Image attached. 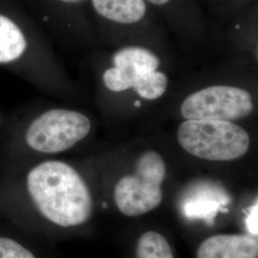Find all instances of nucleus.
<instances>
[{
	"label": "nucleus",
	"mask_w": 258,
	"mask_h": 258,
	"mask_svg": "<svg viewBox=\"0 0 258 258\" xmlns=\"http://www.w3.org/2000/svg\"><path fill=\"white\" fill-rule=\"evenodd\" d=\"M28 191L38 211L57 226L83 225L93 212L88 185L73 166L60 161H47L28 174Z\"/></svg>",
	"instance_id": "nucleus-1"
},
{
	"label": "nucleus",
	"mask_w": 258,
	"mask_h": 258,
	"mask_svg": "<svg viewBox=\"0 0 258 258\" xmlns=\"http://www.w3.org/2000/svg\"><path fill=\"white\" fill-rule=\"evenodd\" d=\"M159 56L148 48L125 46L113 55V66L104 71L102 81L114 93L133 90L147 101H156L166 94L168 77L159 70Z\"/></svg>",
	"instance_id": "nucleus-2"
},
{
	"label": "nucleus",
	"mask_w": 258,
	"mask_h": 258,
	"mask_svg": "<svg viewBox=\"0 0 258 258\" xmlns=\"http://www.w3.org/2000/svg\"><path fill=\"white\" fill-rule=\"evenodd\" d=\"M177 141L185 152L212 162H231L249 151V133L234 121L184 120L177 129Z\"/></svg>",
	"instance_id": "nucleus-3"
},
{
	"label": "nucleus",
	"mask_w": 258,
	"mask_h": 258,
	"mask_svg": "<svg viewBox=\"0 0 258 258\" xmlns=\"http://www.w3.org/2000/svg\"><path fill=\"white\" fill-rule=\"evenodd\" d=\"M164 157L155 150H147L139 157L133 173L119 179L114 188V202L121 214L137 217L157 209L164 199L166 179Z\"/></svg>",
	"instance_id": "nucleus-4"
},
{
	"label": "nucleus",
	"mask_w": 258,
	"mask_h": 258,
	"mask_svg": "<svg viewBox=\"0 0 258 258\" xmlns=\"http://www.w3.org/2000/svg\"><path fill=\"white\" fill-rule=\"evenodd\" d=\"M254 111L253 96L249 90L232 85H212L184 99L180 113L184 120L235 121Z\"/></svg>",
	"instance_id": "nucleus-5"
},
{
	"label": "nucleus",
	"mask_w": 258,
	"mask_h": 258,
	"mask_svg": "<svg viewBox=\"0 0 258 258\" xmlns=\"http://www.w3.org/2000/svg\"><path fill=\"white\" fill-rule=\"evenodd\" d=\"M91 128V120L78 111L52 109L31 123L26 142L30 148L38 152L59 153L83 141Z\"/></svg>",
	"instance_id": "nucleus-6"
},
{
	"label": "nucleus",
	"mask_w": 258,
	"mask_h": 258,
	"mask_svg": "<svg viewBox=\"0 0 258 258\" xmlns=\"http://www.w3.org/2000/svg\"><path fill=\"white\" fill-rule=\"evenodd\" d=\"M257 237L246 234L213 235L200 244L197 258H257Z\"/></svg>",
	"instance_id": "nucleus-7"
},
{
	"label": "nucleus",
	"mask_w": 258,
	"mask_h": 258,
	"mask_svg": "<svg viewBox=\"0 0 258 258\" xmlns=\"http://www.w3.org/2000/svg\"><path fill=\"white\" fill-rule=\"evenodd\" d=\"M96 12L107 20L119 24H135L146 17L145 0H92Z\"/></svg>",
	"instance_id": "nucleus-8"
},
{
	"label": "nucleus",
	"mask_w": 258,
	"mask_h": 258,
	"mask_svg": "<svg viewBox=\"0 0 258 258\" xmlns=\"http://www.w3.org/2000/svg\"><path fill=\"white\" fill-rule=\"evenodd\" d=\"M27 47V42L19 26L0 15V63L19 59Z\"/></svg>",
	"instance_id": "nucleus-9"
},
{
	"label": "nucleus",
	"mask_w": 258,
	"mask_h": 258,
	"mask_svg": "<svg viewBox=\"0 0 258 258\" xmlns=\"http://www.w3.org/2000/svg\"><path fill=\"white\" fill-rule=\"evenodd\" d=\"M136 258H175L166 237L157 231H147L138 240Z\"/></svg>",
	"instance_id": "nucleus-10"
},
{
	"label": "nucleus",
	"mask_w": 258,
	"mask_h": 258,
	"mask_svg": "<svg viewBox=\"0 0 258 258\" xmlns=\"http://www.w3.org/2000/svg\"><path fill=\"white\" fill-rule=\"evenodd\" d=\"M0 258L36 257L19 242L7 237H0Z\"/></svg>",
	"instance_id": "nucleus-11"
},
{
	"label": "nucleus",
	"mask_w": 258,
	"mask_h": 258,
	"mask_svg": "<svg viewBox=\"0 0 258 258\" xmlns=\"http://www.w3.org/2000/svg\"><path fill=\"white\" fill-rule=\"evenodd\" d=\"M255 215H257V206H255V208H254V212H251V214L249 215V219H250V225H249V229H254L255 228V230H257V226H255L254 225V216Z\"/></svg>",
	"instance_id": "nucleus-12"
},
{
	"label": "nucleus",
	"mask_w": 258,
	"mask_h": 258,
	"mask_svg": "<svg viewBox=\"0 0 258 258\" xmlns=\"http://www.w3.org/2000/svg\"><path fill=\"white\" fill-rule=\"evenodd\" d=\"M148 2H150L153 5H157V6H163L167 4L170 0H148Z\"/></svg>",
	"instance_id": "nucleus-13"
},
{
	"label": "nucleus",
	"mask_w": 258,
	"mask_h": 258,
	"mask_svg": "<svg viewBox=\"0 0 258 258\" xmlns=\"http://www.w3.org/2000/svg\"><path fill=\"white\" fill-rule=\"evenodd\" d=\"M59 1H62V2H65V3H82V2L85 1V0H59Z\"/></svg>",
	"instance_id": "nucleus-14"
}]
</instances>
